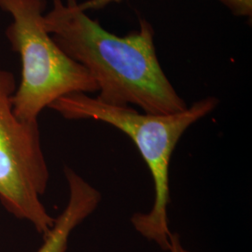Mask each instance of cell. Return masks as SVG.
Masks as SVG:
<instances>
[{
  "label": "cell",
  "instance_id": "277c9868",
  "mask_svg": "<svg viewBox=\"0 0 252 252\" xmlns=\"http://www.w3.org/2000/svg\"><path fill=\"white\" fill-rule=\"evenodd\" d=\"M16 88L13 74L0 69V201L44 237L55 221L40 199L48 187L49 169L38 124L25 123L13 111Z\"/></svg>",
  "mask_w": 252,
  "mask_h": 252
},
{
  "label": "cell",
  "instance_id": "6da1fadb",
  "mask_svg": "<svg viewBox=\"0 0 252 252\" xmlns=\"http://www.w3.org/2000/svg\"><path fill=\"white\" fill-rule=\"evenodd\" d=\"M44 26L63 53L90 73L101 102L136 106L155 115L174 114L189 107L163 72L153 26L145 19L137 31L117 36L90 18L77 0H53Z\"/></svg>",
  "mask_w": 252,
  "mask_h": 252
},
{
  "label": "cell",
  "instance_id": "7a4b0ae2",
  "mask_svg": "<svg viewBox=\"0 0 252 252\" xmlns=\"http://www.w3.org/2000/svg\"><path fill=\"white\" fill-rule=\"evenodd\" d=\"M219 103L215 96H208L181 112L155 115L140 113L133 107L108 105L96 97L79 93L56 100L50 108L67 120L105 123L132 139L153 178L154 200L150 211L136 212L131 218V223L138 234L166 252L172 233L168 219L172 154L184 133L211 113Z\"/></svg>",
  "mask_w": 252,
  "mask_h": 252
},
{
  "label": "cell",
  "instance_id": "8992f818",
  "mask_svg": "<svg viewBox=\"0 0 252 252\" xmlns=\"http://www.w3.org/2000/svg\"><path fill=\"white\" fill-rule=\"evenodd\" d=\"M123 0H86L80 3V8L84 11L99 9L112 3H119ZM230 11L239 17L252 18V0H220Z\"/></svg>",
  "mask_w": 252,
  "mask_h": 252
},
{
  "label": "cell",
  "instance_id": "3957f363",
  "mask_svg": "<svg viewBox=\"0 0 252 252\" xmlns=\"http://www.w3.org/2000/svg\"><path fill=\"white\" fill-rule=\"evenodd\" d=\"M46 7V0H0V9L12 18L6 36L22 62L13 111L28 124H38L42 110L63 96L98 90L87 69L64 54L47 32Z\"/></svg>",
  "mask_w": 252,
  "mask_h": 252
},
{
  "label": "cell",
  "instance_id": "52a82bcc",
  "mask_svg": "<svg viewBox=\"0 0 252 252\" xmlns=\"http://www.w3.org/2000/svg\"><path fill=\"white\" fill-rule=\"evenodd\" d=\"M167 252H190L188 251L181 242L180 234L177 233H171L169 236V246Z\"/></svg>",
  "mask_w": 252,
  "mask_h": 252
},
{
  "label": "cell",
  "instance_id": "5b68a950",
  "mask_svg": "<svg viewBox=\"0 0 252 252\" xmlns=\"http://www.w3.org/2000/svg\"><path fill=\"white\" fill-rule=\"evenodd\" d=\"M68 186V201L63 212L55 218L54 226L44 236L36 252H66L69 237L81 222L92 215L101 203L102 194L72 168L64 166Z\"/></svg>",
  "mask_w": 252,
  "mask_h": 252
}]
</instances>
